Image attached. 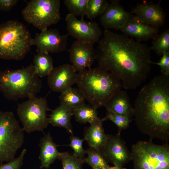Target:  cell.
Masks as SVG:
<instances>
[{"label": "cell", "mask_w": 169, "mask_h": 169, "mask_svg": "<svg viewBox=\"0 0 169 169\" xmlns=\"http://www.w3.org/2000/svg\"><path fill=\"white\" fill-rule=\"evenodd\" d=\"M97 108L91 106L84 104L73 111L76 120L80 123L91 124L98 120Z\"/></svg>", "instance_id": "cell-24"}, {"label": "cell", "mask_w": 169, "mask_h": 169, "mask_svg": "<svg viewBox=\"0 0 169 169\" xmlns=\"http://www.w3.org/2000/svg\"><path fill=\"white\" fill-rule=\"evenodd\" d=\"M39 146L40 148L39 156L40 161V168L48 169L58 159L59 153L57 149V146L54 142L49 132L41 139Z\"/></svg>", "instance_id": "cell-20"}, {"label": "cell", "mask_w": 169, "mask_h": 169, "mask_svg": "<svg viewBox=\"0 0 169 169\" xmlns=\"http://www.w3.org/2000/svg\"><path fill=\"white\" fill-rule=\"evenodd\" d=\"M139 130L152 138L169 140V76L154 77L138 93L134 106Z\"/></svg>", "instance_id": "cell-2"}, {"label": "cell", "mask_w": 169, "mask_h": 169, "mask_svg": "<svg viewBox=\"0 0 169 169\" xmlns=\"http://www.w3.org/2000/svg\"><path fill=\"white\" fill-rule=\"evenodd\" d=\"M18 0H0V10L8 11L17 3Z\"/></svg>", "instance_id": "cell-34"}, {"label": "cell", "mask_w": 169, "mask_h": 169, "mask_svg": "<svg viewBox=\"0 0 169 169\" xmlns=\"http://www.w3.org/2000/svg\"><path fill=\"white\" fill-rule=\"evenodd\" d=\"M151 49L123 34L105 29L96 50L98 67L117 76L125 89H134L151 69Z\"/></svg>", "instance_id": "cell-1"}, {"label": "cell", "mask_w": 169, "mask_h": 169, "mask_svg": "<svg viewBox=\"0 0 169 169\" xmlns=\"http://www.w3.org/2000/svg\"><path fill=\"white\" fill-rule=\"evenodd\" d=\"M65 19L69 34L76 40L94 44L99 40L102 35L101 30L96 22L79 20L69 13L67 15Z\"/></svg>", "instance_id": "cell-10"}, {"label": "cell", "mask_w": 169, "mask_h": 169, "mask_svg": "<svg viewBox=\"0 0 169 169\" xmlns=\"http://www.w3.org/2000/svg\"><path fill=\"white\" fill-rule=\"evenodd\" d=\"M101 151L107 161L115 166L123 167L132 160L131 152L118 133L115 136L109 135Z\"/></svg>", "instance_id": "cell-13"}, {"label": "cell", "mask_w": 169, "mask_h": 169, "mask_svg": "<svg viewBox=\"0 0 169 169\" xmlns=\"http://www.w3.org/2000/svg\"><path fill=\"white\" fill-rule=\"evenodd\" d=\"M108 4L106 0H88L86 15L90 19L100 16Z\"/></svg>", "instance_id": "cell-27"}, {"label": "cell", "mask_w": 169, "mask_h": 169, "mask_svg": "<svg viewBox=\"0 0 169 169\" xmlns=\"http://www.w3.org/2000/svg\"><path fill=\"white\" fill-rule=\"evenodd\" d=\"M59 0H32L22 10L24 19L41 31L61 19Z\"/></svg>", "instance_id": "cell-8"}, {"label": "cell", "mask_w": 169, "mask_h": 169, "mask_svg": "<svg viewBox=\"0 0 169 169\" xmlns=\"http://www.w3.org/2000/svg\"><path fill=\"white\" fill-rule=\"evenodd\" d=\"M106 169H127L123 167L122 166H109Z\"/></svg>", "instance_id": "cell-35"}, {"label": "cell", "mask_w": 169, "mask_h": 169, "mask_svg": "<svg viewBox=\"0 0 169 169\" xmlns=\"http://www.w3.org/2000/svg\"><path fill=\"white\" fill-rule=\"evenodd\" d=\"M42 82L33 64L25 68L0 71V91L9 100L36 96Z\"/></svg>", "instance_id": "cell-4"}, {"label": "cell", "mask_w": 169, "mask_h": 169, "mask_svg": "<svg viewBox=\"0 0 169 169\" xmlns=\"http://www.w3.org/2000/svg\"><path fill=\"white\" fill-rule=\"evenodd\" d=\"M70 144L69 146L73 150V154L75 156L83 160L85 158L84 155L86 154V150L84 149L83 143L85 141L84 138L81 139L71 134L70 136Z\"/></svg>", "instance_id": "cell-31"}, {"label": "cell", "mask_w": 169, "mask_h": 169, "mask_svg": "<svg viewBox=\"0 0 169 169\" xmlns=\"http://www.w3.org/2000/svg\"><path fill=\"white\" fill-rule=\"evenodd\" d=\"M35 72L39 77L48 76L54 68L53 60L49 53L38 51L33 59Z\"/></svg>", "instance_id": "cell-23"}, {"label": "cell", "mask_w": 169, "mask_h": 169, "mask_svg": "<svg viewBox=\"0 0 169 169\" xmlns=\"http://www.w3.org/2000/svg\"><path fill=\"white\" fill-rule=\"evenodd\" d=\"M73 115L71 110L60 105L52 111L49 118V122L53 126L64 128L69 133L73 134L71 120Z\"/></svg>", "instance_id": "cell-21"}, {"label": "cell", "mask_w": 169, "mask_h": 169, "mask_svg": "<svg viewBox=\"0 0 169 169\" xmlns=\"http://www.w3.org/2000/svg\"><path fill=\"white\" fill-rule=\"evenodd\" d=\"M102 119L90 124L84 133V139L90 148L102 151L109 136L104 132Z\"/></svg>", "instance_id": "cell-18"}, {"label": "cell", "mask_w": 169, "mask_h": 169, "mask_svg": "<svg viewBox=\"0 0 169 169\" xmlns=\"http://www.w3.org/2000/svg\"><path fill=\"white\" fill-rule=\"evenodd\" d=\"M27 151L26 149L23 150L19 156L17 158L0 165V169H21L23 164L24 156Z\"/></svg>", "instance_id": "cell-32"}, {"label": "cell", "mask_w": 169, "mask_h": 169, "mask_svg": "<svg viewBox=\"0 0 169 169\" xmlns=\"http://www.w3.org/2000/svg\"><path fill=\"white\" fill-rule=\"evenodd\" d=\"M151 49L161 56L169 52V30L167 29L153 39Z\"/></svg>", "instance_id": "cell-26"}, {"label": "cell", "mask_w": 169, "mask_h": 169, "mask_svg": "<svg viewBox=\"0 0 169 169\" xmlns=\"http://www.w3.org/2000/svg\"><path fill=\"white\" fill-rule=\"evenodd\" d=\"M32 38L26 27L16 21L0 25V58L19 60L29 51Z\"/></svg>", "instance_id": "cell-5"}, {"label": "cell", "mask_w": 169, "mask_h": 169, "mask_svg": "<svg viewBox=\"0 0 169 169\" xmlns=\"http://www.w3.org/2000/svg\"><path fill=\"white\" fill-rule=\"evenodd\" d=\"M103 121L109 120L115 124L118 128V134L120 135L121 131L127 129L131 119L128 117L120 115L109 110H106L105 117L102 118Z\"/></svg>", "instance_id": "cell-30"}, {"label": "cell", "mask_w": 169, "mask_h": 169, "mask_svg": "<svg viewBox=\"0 0 169 169\" xmlns=\"http://www.w3.org/2000/svg\"><path fill=\"white\" fill-rule=\"evenodd\" d=\"M67 35H61L55 29H47L37 33L32 39V45H35L38 51L49 53L62 52L66 49Z\"/></svg>", "instance_id": "cell-11"}, {"label": "cell", "mask_w": 169, "mask_h": 169, "mask_svg": "<svg viewBox=\"0 0 169 169\" xmlns=\"http://www.w3.org/2000/svg\"><path fill=\"white\" fill-rule=\"evenodd\" d=\"M61 161L63 169H82L83 160L68 152H59L58 158Z\"/></svg>", "instance_id": "cell-28"}, {"label": "cell", "mask_w": 169, "mask_h": 169, "mask_svg": "<svg viewBox=\"0 0 169 169\" xmlns=\"http://www.w3.org/2000/svg\"><path fill=\"white\" fill-rule=\"evenodd\" d=\"M77 73L71 64L54 68L48 76V85L53 91L61 93L76 83Z\"/></svg>", "instance_id": "cell-14"}, {"label": "cell", "mask_w": 169, "mask_h": 169, "mask_svg": "<svg viewBox=\"0 0 169 169\" xmlns=\"http://www.w3.org/2000/svg\"><path fill=\"white\" fill-rule=\"evenodd\" d=\"M86 154L88 156L83 160L84 162L93 169H106L110 166L101 151L90 148L86 150Z\"/></svg>", "instance_id": "cell-25"}, {"label": "cell", "mask_w": 169, "mask_h": 169, "mask_svg": "<svg viewBox=\"0 0 169 169\" xmlns=\"http://www.w3.org/2000/svg\"><path fill=\"white\" fill-rule=\"evenodd\" d=\"M151 63L156 64L160 67L162 74L169 76V52L163 54L158 62L151 61Z\"/></svg>", "instance_id": "cell-33"}, {"label": "cell", "mask_w": 169, "mask_h": 169, "mask_svg": "<svg viewBox=\"0 0 169 169\" xmlns=\"http://www.w3.org/2000/svg\"><path fill=\"white\" fill-rule=\"evenodd\" d=\"M69 52L70 62L76 72L90 68L96 59V50L90 43L76 40Z\"/></svg>", "instance_id": "cell-12"}, {"label": "cell", "mask_w": 169, "mask_h": 169, "mask_svg": "<svg viewBox=\"0 0 169 169\" xmlns=\"http://www.w3.org/2000/svg\"></svg>", "instance_id": "cell-36"}, {"label": "cell", "mask_w": 169, "mask_h": 169, "mask_svg": "<svg viewBox=\"0 0 169 169\" xmlns=\"http://www.w3.org/2000/svg\"><path fill=\"white\" fill-rule=\"evenodd\" d=\"M134 169H169V146L139 141L131 149Z\"/></svg>", "instance_id": "cell-6"}, {"label": "cell", "mask_w": 169, "mask_h": 169, "mask_svg": "<svg viewBox=\"0 0 169 169\" xmlns=\"http://www.w3.org/2000/svg\"><path fill=\"white\" fill-rule=\"evenodd\" d=\"M130 13L135 14L142 23L158 28L164 22L165 14L160 5V2L156 4L143 1L137 4Z\"/></svg>", "instance_id": "cell-15"}, {"label": "cell", "mask_w": 169, "mask_h": 169, "mask_svg": "<svg viewBox=\"0 0 169 169\" xmlns=\"http://www.w3.org/2000/svg\"><path fill=\"white\" fill-rule=\"evenodd\" d=\"M76 84L85 99L97 109L105 107L122 87L118 78L98 66L78 72Z\"/></svg>", "instance_id": "cell-3"}, {"label": "cell", "mask_w": 169, "mask_h": 169, "mask_svg": "<svg viewBox=\"0 0 169 169\" xmlns=\"http://www.w3.org/2000/svg\"><path fill=\"white\" fill-rule=\"evenodd\" d=\"M13 113L0 111V162L14 159L24 142V135Z\"/></svg>", "instance_id": "cell-7"}, {"label": "cell", "mask_w": 169, "mask_h": 169, "mask_svg": "<svg viewBox=\"0 0 169 169\" xmlns=\"http://www.w3.org/2000/svg\"><path fill=\"white\" fill-rule=\"evenodd\" d=\"M49 110L47 101L44 98L35 96L19 104L17 111L23 124V131L28 133L43 132L49 123L46 115Z\"/></svg>", "instance_id": "cell-9"}, {"label": "cell", "mask_w": 169, "mask_h": 169, "mask_svg": "<svg viewBox=\"0 0 169 169\" xmlns=\"http://www.w3.org/2000/svg\"><path fill=\"white\" fill-rule=\"evenodd\" d=\"M120 30L123 34L135 38L141 42L153 39L158 34V28L145 24L132 14L128 20Z\"/></svg>", "instance_id": "cell-17"}, {"label": "cell", "mask_w": 169, "mask_h": 169, "mask_svg": "<svg viewBox=\"0 0 169 169\" xmlns=\"http://www.w3.org/2000/svg\"><path fill=\"white\" fill-rule=\"evenodd\" d=\"M131 14L126 11L118 0H112L103 13L100 21L105 29L120 30L131 17Z\"/></svg>", "instance_id": "cell-16"}, {"label": "cell", "mask_w": 169, "mask_h": 169, "mask_svg": "<svg viewBox=\"0 0 169 169\" xmlns=\"http://www.w3.org/2000/svg\"><path fill=\"white\" fill-rule=\"evenodd\" d=\"M59 99L61 105L72 111L84 104L86 100L83 94L79 89L72 87L61 92Z\"/></svg>", "instance_id": "cell-22"}, {"label": "cell", "mask_w": 169, "mask_h": 169, "mask_svg": "<svg viewBox=\"0 0 169 169\" xmlns=\"http://www.w3.org/2000/svg\"><path fill=\"white\" fill-rule=\"evenodd\" d=\"M105 107L106 110L131 119L134 116V110L127 93L121 90L117 92L109 100Z\"/></svg>", "instance_id": "cell-19"}, {"label": "cell", "mask_w": 169, "mask_h": 169, "mask_svg": "<svg viewBox=\"0 0 169 169\" xmlns=\"http://www.w3.org/2000/svg\"><path fill=\"white\" fill-rule=\"evenodd\" d=\"M88 0H64V3L70 14L76 17L86 15Z\"/></svg>", "instance_id": "cell-29"}]
</instances>
